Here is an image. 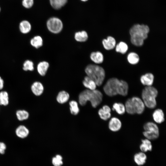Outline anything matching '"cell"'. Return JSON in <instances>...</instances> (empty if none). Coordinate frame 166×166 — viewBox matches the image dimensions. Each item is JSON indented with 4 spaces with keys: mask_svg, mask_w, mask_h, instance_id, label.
Instances as JSON below:
<instances>
[{
    "mask_svg": "<svg viewBox=\"0 0 166 166\" xmlns=\"http://www.w3.org/2000/svg\"><path fill=\"white\" fill-rule=\"evenodd\" d=\"M103 90L105 93L109 97L118 94L125 96L128 94V85L125 81L113 77L107 81L103 87Z\"/></svg>",
    "mask_w": 166,
    "mask_h": 166,
    "instance_id": "1",
    "label": "cell"
},
{
    "mask_svg": "<svg viewBox=\"0 0 166 166\" xmlns=\"http://www.w3.org/2000/svg\"><path fill=\"white\" fill-rule=\"evenodd\" d=\"M149 31V27L147 25H134L129 30L131 43L136 46H141L144 44V40L147 38Z\"/></svg>",
    "mask_w": 166,
    "mask_h": 166,
    "instance_id": "2",
    "label": "cell"
},
{
    "mask_svg": "<svg viewBox=\"0 0 166 166\" xmlns=\"http://www.w3.org/2000/svg\"><path fill=\"white\" fill-rule=\"evenodd\" d=\"M102 98V94L97 89L84 90L80 93L78 97L79 103L81 105H85L87 102L89 101L95 108L101 104Z\"/></svg>",
    "mask_w": 166,
    "mask_h": 166,
    "instance_id": "3",
    "label": "cell"
},
{
    "mask_svg": "<svg viewBox=\"0 0 166 166\" xmlns=\"http://www.w3.org/2000/svg\"><path fill=\"white\" fill-rule=\"evenodd\" d=\"M87 76L96 83L97 86H100L103 83L105 77V72L101 66L97 65H88L85 69Z\"/></svg>",
    "mask_w": 166,
    "mask_h": 166,
    "instance_id": "4",
    "label": "cell"
},
{
    "mask_svg": "<svg viewBox=\"0 0 166 166\" xmlns=\"http://www.w3.org/2000/svg\"><path fill=\"white\" fill-rule=\"evenodd\" d=\"M158 94V91L154 87L146 86L142 90L141 94L145 106L151 109L155 108L156 105V98Z\"/></svg>",
    "mask_w": 166,
    "mask_h": 166,
    "instance_id": "5",
    "label": "cell"
},
{
    "mask_svg": "<svg viewBox=\"0 0 166 166\" xmlns=\"http://www.w3.org/2000/svg\"><path fill=\"white\" fill-rule=\"evenodd\" d=\"M124 105L126 111L130 114H141L144 112L145 108L142 100L137 97L128 99Z\"/></svg>",
    "mask_w": 166,
    "mask_h": 166,
    "instance_id": "6",
    "label": "cell"
},
{
    "mask_svg": "<svg viewBox=\"0 0 166 166\" xmlns=\"http://www.w3.org/2000/svg\"><path fill=\"white\" fill-rule=\"evenodd\" d=\"M143 134L146 139L154 140L157 138L159 135V129L157 125L153 122H148L144 125Z\"/></svg>",
    "mask_w": 166,
    "mask_h": 166,
    "instance_id": "7",
    "label": "cell"
},
{
    "mask_svg": "<svg viewBox=\"0 0 166 166\" xmlns=\"http://www.w3.org/2000/svg\"><path fill=\"white\" fill-rule=\"evenodd\" d=\"M46 26L51 33L57 34L60 33L63 28V24L61 20L56 17L49 18L46 22Z\"/></svg>",
    "mask_w": 166,
    "mask_h": 166,
    "instance_id": "8",
    "label": "cell"
},
{
    "mask_svg": "<svg viewBox=\"0 0 166 166\" xmlns=\"http://www.w3.org/2000/svg\"><path fill=\"white\" fill-rule=\"evenodd\" d=\"M122 126L121 121L116 117H113L110 120L109 123V129L113 132H117L121 128Z\"/></svg>",
    "mask_w": 166,
    "mask_h": 166,
    "instance_id": "9",
    "label": "cell"
},
{
    "mask_svg": "<svg viewBox=\"0 0 166 166\" xmlns=\"http://www.w3.org/2000/svg\"><path fill=\"white\" fill-rule=\"evenodd\" d=\"M15 133L18 137L24 139L29 135L30 131L28 128L25 125H20L15 129Z\"/></svg>",
    "mask_w": 166,
    "mask_h": 166,
    "instance_id": "10",
    "label": "cell"
},
{
    "mask_svg": "<svg viewBox=\"0 0 166 166\" xmlns=\"http://www.w3.org/2000/svg\"><path fill=\"white\" fill-rule=\"evenodd\" d=\"M44 89L43 85L39 81L34 82L31 86L32 92L34 95L37 96L41 95L43 92Z\"/></svg>",
    "mask_w": 166,
    "mask_h": 166,
    "instance_id": "11",
    "label": "cell"
},
{
    "mask_svg": "<svg viewBox=\"0 0 166 166\" xmlns=\"http://www.w3.org/2000/svg\"><path fill=\"white\" fill-rule=\"evenodd\" d=\"M154 80L153 75L151 73H147L142 75L140 78L141 83L146 86H152Z\"/></svg>",
    "mask_w": 166,
    "mask_h": 166,
    "instance_id": "12",
    "label": "cell"
},
{
    "mask_svg": "<svg viewBox=\"0 0 166 166\" xmlns=\"http://www.w3.org/2000/svg\"><path fill=\"white\" fill-rule=\"evenodd\" d=\"M111 109L110 107L107 105H105L99 109L98 113L101 119L106 121L111 116Z\"/></svg>",
    "mask_w": 166,
    "mask_h": 166,
    "instance_id": "13",
    "label": "cell"
},
{
    "mask_svg": "<svg viewBox=\"0 0 166 166\" xmlns=\"http://www.w3.org/2000/svg\"><path fill=\"white\" fill-rule=\"evenodd\" d=\"M102 43L105 49L110 50L113 49L115 47L116 41L113 37L109 36L107 39H104L102 40Z\"/></svg>",
    "mask_w": 166,
    "mask_h": 166,
    "instance_id": "14",
    "label": "cell"
},
{
    "mask_svg": "<svg viewBox=\"0 0 166 166\" xmlns=\"http://www.w3.org/2000/svg\"><path fill=\"white\" fill-rule=\"evenodd\" d=\"M31 28L30 23L26 20L22 21L19 24V28L20 31L23 34L28 33L31 31Z\"/></svg>",
    "mask_w": 166,
    "mask_h": 166,
    "instance_id": "15",
    "label": "cell"
},
{
    "mask_svg": "<svg viewBox=\"0 0 166 166\" xmlns=\"http://www.w3.org/2000/svg\"><path fill=\"white\" fill-rule=\"evenodd\" d=\"M152 117L154 121L158 124L162 123L165 120L164 113L160 109H157L154 111Z\"/></svg>",
    "mask_w": 166,
    "mask_h": 166,
    "instance_id": "16",
    "label": "cell"
},
{
    "mask_svg": "<svg viewBox=\"0 0 166 166\" xmlns=\"http://www.w3.org/2000/svg\"><path fill=\"white\" fill-rule=\"evenodd\" d=\"M49 67V63L43 61L39 62L37 66V70L41 76H44L46 74Z\"/></svg>",
    "mask_w": 166,
    "mask_h": 166,
    "instance_id": "17",
    "label": "cell"
},
{
    "mask_svg": "<svg viewBox=\"0 0 166 166\" xmlns=\"http://www.w3.org/2000/svg\"><path fill=\"white\" fill-rule=\"evenodd\" d=\"M90 57L91 60L97 64L102 63L104 60L103 54L100 51L92 52L90 54Z\"/></svg>",
    "mask_w": 166,
    "mask_h": 166,
    "instance_id": "18",
    "label": "cell"
},
{
    "mask_svg": "<svg viewBox=\"0 0 166 166\" xmlns=\"http://www.w3.org/2000/svg\"><path fill=\"white\" fill-rule=\"evenodd\" d=\"M146 155L143 152L136 153L134 156V162L139 166L144 164L146 162Z\"/></svg>",
    "mask_w": 166,
    "mask_h": 166,
    "instance_id": "19",
    "label": "cell"
},
{
    "mask_svg": "<svg viewBox=\"0 0 166 166\" xmlns=\"http://www.w3.org/2000/svg\"><path fill=\"white\" fill-rule=\"evenodd\" d=\"M82 83L84 86L87 89L91 90L96 89L97 86L96 83L88 76L84 77Z\"/></svg>",
    "mask_w": 166,
    "mask_h": 166,
    "instance_id": "20",
    "label": "cell"
},
{
    "mask_svg": "<svg viewBox=\"0 0 166 166\" xmlns=\"http://www.w3.org/2000/svg\"><path fill=\"white\" fill-rule=\"evenodd\" d=\"M88 38V33L84 30L77 32L74 34V38L78 42H85L87 40Z\"/></svg>",
    "mask_w": 166,
    "mask_h": 166,
    "instance_id": "21",
    "label": "cell"
},
{
    "mask_svg": "<svg viewBox=\"0 0 166 166\" xmlns=\"http://www.w3.org/2000/svg\"><path fill=\"white\" fill-rule=\"evenodd\" d=\"M30 44L33 47L38 49L42 46L43 40L41 36L37 35L34 36L30 40Z\"/></svg>",
    "mask_w": 166,
    "mask_h": 166,
    "instance_id": "22",
    "label": "cell"
},
{
    "mask_svg": "<svg viewBox=\"0 0 166 166\" xmlns=\"http://www.w3.org/2000/svg\"><path fill=\"white\" fill-rule=\"evenodd\" d=\"M142 143L140 146V148L143 152L148 151H151L152 148V146L150 140L147 139L142 140Z\"/></svg>",
    "mask_w": 166,
    "mask_h": 166,
    "instance_id": "23",
    "label": "cell"
},
{
    "mask_svg": "<svg viewBox=\"0 0 166 166\" xmlns=\"http://www.w3.org/2000/svg\"><path fill=\"white\" fill-rule=\"evenodd\" d=\"M16 115L18 120L20 121L26 120L28 119L30 114L26 110L19 109L16 112Z\"/></svg>",
    "mask_w": 166,
    "mask_h": 166,
    "instance_id": "24",
    "label": "cell"
},
{
    "mask_svg": "<svg viewBox=\"0 0 166 166\" xmlns=\"http://www.w3.org/2000/svg\"><path fill=\"white\" fill-rule=\"evenodd\" d=\"M9 95L6 91L0 92V105L6 106L9 102Z\"/></svg>",
    "mask_w": 166,
    "mask_h": 166,
    "instance_id": "25",
    "label": "cell"
},
{
    "mask_svg": "<svg viewBox=\"0 0 166 166\" xmlns=\"http://www.w3.org/2000/svg\"><path fill=\"white\" fill-rule=\"evenodd\" d=\"M50 4L53 8L58 10L64 6L67 0H49Z\"/></svg>",
    "mask_w": 166,
    "mask_h": 166,
    "instance_id": "26",
    "label": "cell"
},
{
    "mask_svg": "<svg viewBox=\"0 0 166 166\" xmlns=\"http://www.w3.org/2000/svg\"><path fill=\"white\" fill-rule=\"evenodd\" d=\"M69 97L68 93L64 91H61L58 93L57 97V100L58 103L63 104L68 100Z\"/></svg>",
    "mask_w": 166,
    "mask_h": 166,
    "instance_id": "27",
    "label": "cell"
},
{
    "mask_svg": "<svg viewBox=\"0 0 166 166\" xmlns=\"http://www.w3.org/2000/svg\"><path fill=\"white\" fill-rule=\"evenodd\" d=\"M112 109L119 115H123L126 111L124 105L121 103H114L113 105Z\"/></svg>",
    "mask_w": 166,
    "mask_h": 166,
    "instance_id": "28",
    "label": "cell"
},
{
    "mask_svg": "<svg viewBox=\"0 0 166 166\" xmlns=\"http://www.w3.org/2000/svg\"><path fill=\"white\" fill-rule=\"evenodd\" d=\"M127 60L128 62L131 64L135 65L137 64L139 61V57L136 53L134 52H131L127 56Z\"/></svg>",
    "mask_w": 166,
    "mask_h": 166,
    "instance_id": "29",
    "label": "cell"
},
{
    "mask_svg": "<svg viewBox=\"0 0 166 166\" xmlns=\"http://www.w3.org/2000/svg\"><path fill=\"white\" fill-rule=\"evenodd\" d=\"M128 49V47L127 44L121 42L116 45L115 49L116 52L124 54L127 52Z\"/></svg>",
    "mask_w": 166,
    "mask_h": 166,
    "instance_id": "30",
    "label": "cell"
},
{
    "mask_svg": "<svg viewBox=\"0 0 166 166\" xmlns=\"http://www.w3.org/2000/svg\"><path fill=\"white\" fill-rule=\"evenodd\" d=\"M70 109L72 114L76 115L79 112V109L77 102L74 101H72L69 103Z\"/></svg>",
    "mask_w": 166,
    "mask_h": 166,
    "instance_id": "31",
    "label": "cell"
},
{
    "mask_svg": "<svg viewBox=\"0 0 166 166\" xmlns=\"http://www.w3.org/2000/svg\"><path fill=\"white\" fill-rule=\"evenodd\" d=\"M22 69L25 71H33L34 69V63L29 60H26L23 64Z\"/></svg>",
    "mask_w": 166,
    "mask_h": 166,
    "instance_id": "32",
    "label": "cell"
},
{
    "mask_svg": "<svg viewBox=\"0 0 166 166\" xmlns=\"http://www.w3.org/2000/svg\"><path fill=\"white\" fill-rule=\"evenodd\" d=\"M62 159V158L61 156L57 155L53 158L52 164L54 166H61L63 164Z\"/></svg>",
    "mask_w": 166,
    "mask_h": 166,
    "instance_id": "33",
    "label": "cell"
},
{
    "mask_svg": "<svg viewBox=\"0 0 166 166\" xmlns=\"http://www.w3.org/2000/svg\"><path fill=\"white\" fill-rule=\"evenodd\" d=\"M22 6L26 9H31L34 4V0H22Z\"/></svg>",
    "mask_w": 166,
    "mask_h": 166,
    "instance_id": "34",
    "label": "cell"
},
{
    "mask_svg": "<svg viewBox=\"0 0 166 166\" xmlns=\"http://www.w3.org/2000/svg\"><path fill=\"white\" fill-rule=\"evenodd\" d=\"M6 148V145L5 143L0 142V154H3Z\"/></svg>",
    "mask_w": 166,
    "mask_h": 166,
    "instance_id": "35",
    "label": "cell"
},
{
    "mask_svg": "<svg viewBox=\"0 0 166 166\" xmlns=\"http://www.w3.org/2000/svg\"><path fill=\"white\" fill-rule=\"evenodd\" d=\"M4 80L0 76V90L3 89L4 87Z\"/></svg>",
    "mask_w": 166,
    "mask_h": 166,
    "instance_id": "36",
    "label": "cell"
},
{
    "mask_svg": "<svg viewBox=\"0 0 166 166\" xmlns=\"http://www.w3.org/2000/svg\"><path fill=\"white\" fill-rule=\"evenodd\" d=\"M81 0L82 2H85L87 1L88 0Z\"/></svg>",
    "mask_w": 166,
    "mask_h": 166,
    "instance_id": "37",
    "label": "cell"
},
{
    "mask_svg": "<svg viewBox=\"0 0 166 166\" xmlns=\"http://www.w3.org/2000/svg\"><path fill=\"white\" fill-rule=\"evenodd\" d=\"M1 6H0V13L1 11Z\"/></svg>",
    "mask_w": 166,
    "mask_h": 166,
    "instance_id": "38",
    "label": "cell"
}]
</instances>
